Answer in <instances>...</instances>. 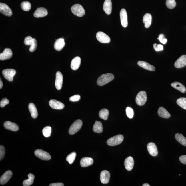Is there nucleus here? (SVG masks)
Masks as SVG:
<instances>
[{
  "label": "nucleus",
  "instance_id": "27",
  "mask_svg": "<svg viewBox=\"0 0 186 186\" xmlns=\"http://www.w3.org/2000/svg\"><path fill=\"white\" fill-rule=\"evenodd\" d=\"M157 113L159 116L163 118L168 119L171 117L170 113L163 107L159 108Z\"/></svg>",
  "mask_w": 186,
  "mask_h": 186
},
{
  "label": "nucleus",
  "instance_id": "11",
  "mask_svg": "<svg viewBox=\"0 0 186 186\" xmlns=\"http://www.w3.org/2000/svg\"><path fill=\"white\" fill-rule=\"evenodd\" d=\"M121 22L122 26L126 28L128 25V16L127 12L125 9H121L120 12Z\"/></svg>",
  "mask_w": 186,
  "mask_h": 186
},
{
  "label": "nucleus",
  "instance_id": "7",
  "mask_svg": "<svg viewBox=\"0 0 186 186\" xmlns=\"http://www.w3.org/2000/svg\"><path fill=\"white\" fill-rule=\"evenodd\" d=\"M16 73V70L13 69H7L2 71L3 75L5 78L10 82L13 81V77Z\"/></svg>",
  "mask_w": 186,
  "mask_h": 186
},
{
  "label": "nucleus",
  "instance_id": "25",
  "mask_svg": "<svg viewBox=\"0 0 186 186\" xmlns=\"http://www.w3.org/2000/svg\"><path fill=\"white\" fill-rule=\"evenodd\" d=\"M103 9L107 15H110L111 13L112 3L111 0H105L103 4Z\"/></svg>",
  "mask_w": 186,
  "mask_h": 186
},
{
  "label": "nucleus",
  "instance_id": "9",
  "mask_svg": "<svg viewBox=\"0 0 186 186\" xmlns=\"http://www.w3.org/2000/svg\"><path fill=\"white\" fill-rule=\"evenodd\" d=\"M96 38L102 43H109L110 42V37L103 32H98L96 34Z\"/></svg>",
  "mask_w": 186,
  "mask_h": 186
},
{
  "label": "nucleus",
  "instance_id": "45",
  "mask_svg": "<svg viewBox=\"0 0 186 186\" xmlns=\"http://www.w3.org/2000/svg\"><path fill=\"white\" fill-rule=\"evenodd\" d=\"M80 99V96L79 95H75L72 96L69 98L70 101L71 102H76L78 101Z\"/></svg>",
  "mask_w": 186,
  "mask_h": 186
},
{
  "label": "nucleus",
  "instance_id": "4",
  "mask_svg": "<svg viewBox=\"0 0 186 186\" xmlns=\"http://www.w3.org/2000/svg\"><path fill=\"white\" fill-rule=\"evenodd\" d=\"M83 125V122L80 120H77L73 122L69 130V133L71 135H74L79 131Z\"/></svg>",
  "mask_w": 186,
  "mask_h": 186
},
{
  "label": "nucleus",
  "instance_id": "17",
  "mask_svg": "<svg viewBox=\"0 0 186 186\" xmlns=\"http://www.w3.org/2000/svg\"><path fill=\"white\" fill-rule=\"evenodd\" d=\"M49 105L51 108L56 110L62 109L65 107V105L63 103L53 99L50 100Z\"/></svg>",
  "mask_w": 186,
  "mask_h": 186
},
{
  "label": "nucleus",
  "instance_id": "38",
  "mask_svg": "<svg viewBox=\"0 0 186 186\" xmlns=\"http://www.w3.org/2000/svg\"><path fill=\"white\" fill-rule=\"evenodd\" d=\"M43 134L44 136L46 138L49 137L51 135V128L50 126H46L43 129Z\"/></svg>",
  "mask_w": 186,
  "mask_h": 186
},
{
  "label": "nucleus",
  "instance_id": "2",
  "mask_svg": "<svg viewBox=\"0 0 186 186\" xmlns=\"http://www.w3.org/2000/svg\"><path fill=\"white\" fill-rule=\"evenodd\" d=\"M24 43L27 46H30L29 51L31 52H33L36 50L37 43L35 38H33L30 36L26 37L24 39Z\"/></svg>",
  "mask_w": 186,
  "mask_h": 186
},
{
  "label": "nucleus",
  "instance_id": "35",
  "mask_svg": "<svg viewBox=\"0 0 186 186\" xmlns=\"http://www.w3.org/2000/svg\"><path fill=\"white\" fill-rule=\"evenodd\" d=\"M21 7L23 11H30L31 8V3L28 1H24L21 4Z\"/></svg>",
  "mask_w": 186,
  "mask_h": 186
},
{
  "label": "nucleus",
  "instance_id": "43",
  "mask_svg": "<svg viewBox=\"0 0 186 186\" xmlns=\"http://www.w3.org/2000/svg\"><path fill=\"white\" fill-rule=\"evenodd\" d=\"M154 49L156 51H163V46L161 44H157L155 43L153 45Z\"/></svg>",
  "mask_w": 186,
  "mask_h": 186
},
{
  "label": "nucleus",
  "instance_id": "8",
  "mask_svg": "<svg viewBox=\"0 0 186 186\" xmlns=\"http://www.w3.org/2000/svg\"><path fill=\"white\" fill-rule=\"evenodd\" d=\"M35 155L42 160L48 161L51 160V155L46 152L42 150L38 149L35 151Z\"/></svg>",
  "mask_w": 186,
  "mask_h": 186
},
{
  "label": "nucleus",
  "instance_id": "6",
  "mask_svg": "<svg viewBox=\"0 0 186 186\" xmlns=\"http://www.w3.org/2000/svg\"><path fill=\"white\" fill-rule=\"evenodd\" d=\"M147 100V95L146 92L141 91L139 92L136 97V103L139 106L145 104Z\"/></svg>",
  "mask_w": 186,
  "mask_h": 186
},
{
  "label": "nucleus",
  "instance_id": "20",
  "mask_svg": "<svg viewBox=\"0 0 186 186\" xmlns=\"http://www.w3.org/2000/svg\"><path fill=\"white\" fill-rule=\"evenodd\" d=\"M186 66V55H183L181 56L175 63V66L177 68L183 67Z\"/></svg>",
  "mask_w": 186,
  "mask_h": 186
},
{
  "label": "nucleus",
  "instance_id": "1",
  "mask_svg": "<svg viewBox=\"0 0 186 186\" xmlns=\"http://www.w3.org/2000/svg\"><path fill=\"white\" fill-rule=\"evenodd\" d=\"M114 76L113 74L107 73L101 75L97 80V83L99 86H103L113 80Z\"/></svg>",
  "mask_w": 186,
  "mask_h": 186
},
{
  "label": "nucleus",
  "instance_id": "37",
  "mask_svg": "<svg viewBox=\"0 0 186 186\" xmlns=\"http://www.w3.org/2000/svg\"><path fill=\"white\" fill-rule=\"evenodd\" d=\"M76 157V152H73L67 157L66 160L70 165L73 163Z\"/></svg>",
  "mask_w": 186,
  "mask_h": 186
},
{
  "label": "nucleus",
  "instance_id": "47",
  "mask_svg": "<svg viewBox=\"0 0 186 186\" xmlns=\"http://www.w3.org/2000/svg\"><path fill=\"white\" fill-rule=\"evenodd\" d=\"M49 186H63L64 184L62 183H56L50 184Z\"/></svg>",
  "mask_w": 186,
  "mask_h": 186
},
{
  "label": "nucleus",
  "instance_id": "33",
  "mask_svg": "<svg viewBox=\"0 0 186 186\" xmlns=\"http://www.w3.org/2000/svg\"><path fill=\"white\" fill-rule=\"evenodd\" d=\"M28 179L25 180L23 182V185L24 186H29L32 184L34 181L35 176L31 173L28 174Z\"/></svg>",
  "mask_w": 186,
  "mask_h": 186
},
{
  "label": "nucleus",
  "instance_id": "29",
  "mask_svg": "<svg viewBox=\"0 0 186 186\" xmlns=\"http://www.w3.org/2000/svg\"><path fill=\"white\" fill-rule=\"evenodd\" d=\"M28 109L31 117L33 118H36L38 116L37 110L35 105L32 103H30L28 105Z\"/></svg>",
  "mask_w": 186,
  "mask_h": 186
},
{
  "label": "nucleus",
  "instance_id": "23",
  "mask_svg": "<svg viewBox=\"0 0 186 186\" xmlns=\"http://www.w3.org/2000/svg\"><path fill=\"white\" fill-rule=\"evenodd\" d=\"M81 59L80 57H75L72 60L71 63V67L72 70H76L79 67L81 64Z\"/></svg>",
  "mask_w": 186,
  "mask_h": 186
},
{
  "label": "nucleus",
  "instance_id": "24",
  "mask_svg": "<svg viewBox=\"0 0 186 186\" xmlns=\"http://www.w3.org/2000/svg\"><path fill=\"white\" fill-rule=\"evenodd\" d=\"M134 165V161L133 157H129L125 159V169L128 171H131Z\"/></svg>",
  "mask_w": 186,
  "mask_h": 186
},
{
  "label": "nucleus",
  "instance_id": "28",
  "mask_svg": "<svg viewBox=\"0 0 186 186\" xmlns=\"http://www.w3.org/2000/svg\"><path fill=\"white\" fill-rule=\"evenodd\" d=\"M171 85L173 87L179 90L183 93H185L186 91V88L183 85L179 82H175L171 83Z\"/></svg>",
  "mask_w": 186,
  "mask_h": 186
},
{
  "label": "nucleus",
  "instance_id": "19",
  "mask_svg": "<svg viewBox=\"0 0 186 186\" xmlns=\"http://www.w3.org/2000/svg\"><path fill=\"white\" fill-rule=\"evenodd\" d=\"M48 14L47 11L44 8H38L33 14V16L36 18H41L46 16Z\"/></svg>",
  "mask_w": 186,
  "mask_h": 186
},
{
  "label": "nucleus",
  "instance_id": "26",
  "mask_svg": "<svg viewBox=\"0 0 186 186\" xmlns=\"http://www.w3.org/2000/svg\"><path fill=\"white\" fill-rule=\"evenodd\" d=\"M139 66L141 67L146 70H149V71H155V67L152 65L149 64L146 62L140 61L137 63Z\"/></svg>",
  "mask_w": 186,
  "mask_h": 186
},
{
  "label": "nucleus",
  "instance_id": "31",
  "mask_svg": "<svg viewBox=\"0 0 186 186\" xmlns=\"http://www.w3.org/2000/svg\"><path fill=\"white\" fill-rule=\"evenodd\" d=\"M103 127L101 122L96 121L93 126V131L95 133H100L103 132Z\"/></svg>",
  "mask_w": 186,
  "mask_h": 186
},
{
  "label": "nucleus",
  "instance_id": "18",
  "mask_svg": "<svg viewBox=\"0 0 186 186\" xmlns=\"http://www.w3.org/2000/svg\"><path fill=\"white\" fill-rule=\"evenodd\" d=\"M4 127L6 129L16 132L19 130V127L17 124L10 121H7L4 123Z\"/></svg>",
  "mask_w": 186,
  "mask_h": 186
},
{
  "label": "nucleus",
  "instance_id": "10",
  "mask_svg": "<svg viewBox=\"0 0 186 186\" xmlns=\"http://www.w3.org/2000/svg\"><path fill=\"white\" fill-rule=\"evenodd\" d=\"M0 12L1 14L7 16H11L13 14L12 11L7 5L4 3H0Z\"/></svg>",
  "mask_w": 186,
  "mask_h": 186
},
{
  "label": "nucleus",
  "instance_id": "32",
  "mask_svg": "<svg viewBox=\"0 0 186 186\" xmlns=\"http://www.w3.org/2000/svg\"><path fill=\"white\" fill-rule=\"evenodd\" d=\"M175 138L181 145L186 146V138L182 134L177 133L175 135Z\"/></svg>",
  "mask_w": 186,
  "mask_h": 186
},
{
  "label": "nucleus",
  "instance_id": "13",
  "mask_svg": "<svg viewBox=\"0 0 186 186\" xmlns=\"http://www.w3.org/2000/svg\"><path fill=\"white\" fill-rule=\"evenodd\" d=\"M13 175V172L11 171L8 170L7 171L1 176L0 179V184L4 185L7 183L11 179Z\"/></svg>",
  "mask_w": 186,
  "mask_h": 186
},
{
  "label": "nucleus",
  "instance_id": "46",
  "mask_svg": "<svg viewBox=\"0 0 186 186\" xmlns=\"http://www.w3.org/2000/svg\"><path fill=\"white\" fill-rule=\"evenodd\" d=\"M179 160L181 163L184 165H186V155L181 156L179 157Z\"/></svg>",
  "mask_w": 186,
  "mask_h": 186
},
{
  "label": "nucleus",
  "instance_id": "44",
  "mask_svg": "<svg viewBox=\"0 0 186 186\" xmlns=\"http://www.w3.org/2000/svg\"><path fill=\"white\" fill-rule=\"evenodd\" d=\"M9 103V101L6 98H3L1 100V103H0V107H1V108H3Z\"/></svg>",
  "mask_w": 186,
  "mask_h": 186
},
{
  "label": "nucleus",
  "instance_id": "16",
  "mask_svg": "<svg viewBox=\"0 0 186 186\" xmlns=\"http://www.w3.org/2000/svg\"><path fill=\"white\" fill-rule=\"evenodd\" d=\"M13 56V52L11 49H5L3 53L0 54V60H4L9 59Z\"/></svg>",
  "mask_w": 186,
  "mask_h": 186
},
{
  "label": "nucleus",
  "instance_id": "5",
  "mask_svg": "<svg viewBox=\"0 0 186 186\" xmlns=\"http://www.w3.org/2000/svg\"><path fill=\"white\" fill-rule=\"evenodd\" d=\"M71 11L73 14L75 15L81 17L85 14L84 9L81 5L79 4H76L72 7Z\"/></svg>",
  "mask_w": 186,
  "mask_h": 186
},
{
  "label": "nucleus",
  "instance_id": "3",
  "mask_svg": "<svg viewBox=\"0 0 186 186\" xmlns=\"http://www.w3.org/2000/svg\"><path fill=\"white\" fill-rule=\"evenodd\" d=\"M124 139V137L121 135H117L111 137L107 140V143L110 146H114L121 143Z\"/></svg>",
  "mask_w": 186,
  "mask_h": 186
},
{
  "label": "nucleus",
  "instance_id": "34",
  "mask_svg": "<svg viewBox=\"0 0 186 186\" xmlns=\"http://www.w3.org/2000/svg\"><path fill=\"white\" fill-rule=\"evenodd\" d=\"M109 115V111L106 109H102L100 110L99 113V116L100 118L105 120H107Z\"/></svg>",
  "mask_w": 186,
  "mask_h": 186
},
{
  "label": "nucleus",
  "instance_id": "22",
  "mask_svg": "<svg viewBox=\"0 0 186 186\" xmlns=\"http://www.w3.org/2000/svg\"><path fill=\"white\" fill-rule=\"evenodd\" d=\"M80 163L81 167H87L93 165V160L91 157H83L81 159Z\"/></svg>",
  "mask_w": 186,
  "mask_h": 186
},
{
  "label": "nucleus",
  "instance_id": "15",
  "mask_svg": "<svg viewBox=\"0 0 186 186\" xmlns=\"http://www.w3.org/2000/svg\"><path fill=\"white\" fill-rule=\"evenodd\" d=\"M110 174L108 171H102L100 174V179L102 183L106 184L108 183L110 180Z\"/></svg>",
  "mask_w": 186,
  "mask_h": 186
},
{
  "label": "nucleus",
  "instance_id": "14",
  "mask_svg": "<svg viewBox=\"0 0 186 186\" xmlns=\"http://www.w3.org/2000/svg\"><path fill=\"white\" fill-rule=\"evenodd\" d=\"M63 83V76L59 71L57 72L56 73V79L55 80V85L57 89H61Z\"/></svg>",
  "mask_w": 186,
  "mask_h": 186
},
{
  "label": "nucleus",
  "instance_id": "41",
  "mask_svg": "<svg viewBox=\"0 0 186 186\" xmlns=\"http://www.w3.org/2000/svg\"><path fill=\"white\" fill-rule=\"evenodd\" d=\"M5 154V147L2 145L0 146V160L1 161L4 158Z\"/></svg>",
  "mask_w": 186,
  "mask_h": 186
},
{
  "label": "nucleus",
  "instance_id": "40",
  "mask_svg": "<svg viewBox=\"0 0 186 186\" xmlns=\"http://www.w3.org/2000/svg\"><path fill=\"white\" fill-rule=\"evenodd\" d=\"M126 113L127 117L131 119L133 118L134 115L133 110L130 107H127L126 109Z\"/></svg>",
  "mask_w": 186,
  "mask_h": 186
},
{
  "label": "nucleus",
  "instance_id": "39",
  "mask_svg": "<svg viewBox=\"0 0 186 186\" xmlns=\"http://www.w3.org/2000/svg\"><path fill=\"white\" fill-rule=\"evenodd\" d=\"M166 5L167 8L171 9L175 7L176 3L175 0H167Z\"/></svg>",
  "mask_w": 186,
  "mask_h": 186
},
{
  "label": "nucleus",
  "instance_id": "49",
  "mask_svg": "<svg viewBox=\"0 0 186 186\" xmlns=\"http://www.w3.org/2000/svg\"><path fill=\"white\" fill-rule=\"evenodd\" d=\"M143 186H150L149 184L147 183H145L143 184Z\"/></svg>",
  "mask_w": 186,
  "mask_h": 186
},
{
  "label": "nucleus",
  "instance_id": "48",
  "mask_svg": "<svg viewBox=\"0 0 186 186\" xmlns=\"http://www.w3.org/2000/svg\"><path fill=\"white\" fill-rule=\"evenodd\" d=\"M3 83H2V81H1V80H0V89H1L3 87Z\"/></svg>",
  "mask_w": 186,
  "mask_h": 186
},
{
  "label": "nucleus",
  "instance_id": "12",
  "mask_svg": "<svg viewBox=\"0 0 186 186\" xmlns=\"http://www.w3.org/2000/svg\"><path fill=\"white\" fill-rule=\"evenodd\" d=\"M147 148L149 153L152 156L155 157L158 155L156 145L153 142H150L147 144Z\"/></svg>",
  "mask_w": 186,
  "mask_h": 186
},
{
  "label": "nucleus",
  "instance_id": "36",
  "mask_svg": "<svg viewBox=\"0 0 186 186\" xmlns=\"http://www.w3.org/2000/svg\"><path fill=\"white\" fill-rule=\"evenodd\" d=\"M177 103L181 108L186 110V98L182 97L177 99Z\"/></svg>",
  "mask_w": 186,
  "mask_h": 186
},
{
  "label": "nucleus",
  "instance_id": "30",
  "mask_svg": "<svg viewBox=\"0 0 186 186\" xmlns=\"http://www.w3.org/2000/svg\"><path fill=\"white\" fill-rule=\"evenodd\" d=\"M143 21L145 23V27L146 28L149 27L152 22L151 15L149 13L146 14L143 17Z\"/></svg>",
  "mask_w": 186,
  "mask_h": 186
},
{
  "label": "nucleus",
  "instance_id": "21",
  "mask_svg": "<svg viewBox=\"0 0 186 186\" xmlns=\"http://www.w3.org/2000/svg\"><path fill=\"white\" fill-rule=\"evenodd\" d=\"M65 42L63 38H59L56 40L54 44L55 49L58 51H61L65 46Z\"/></svg>",
  "mask_w": 186,
  "mask_h": 186
},
{
  "label": "nucleus",
  "instance_id": "42",
  "mask_svg": "<svg viewBox=\"0 0 186 186\" xmlns=\"http://www.w3.org/2000/svg\"><path fill=\"white\" fill-rule=\"evenodd\" d=\"M157 39H159L160 42L163 44H165L167 43V41L166 38L165 37V36L163 34H161L159 35V37Z\"/></svg>",
  "mask_w": 186,
  "mask_h": 186
}]
</instances>
